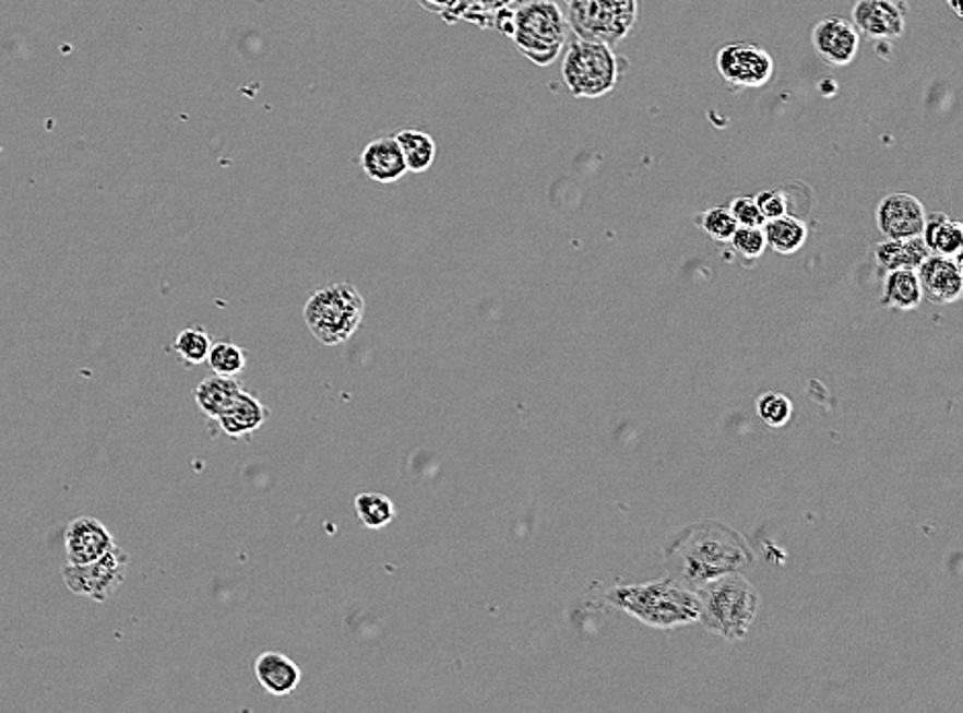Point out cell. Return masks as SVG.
Segmentation results:
<instances>
[{"label": "cell", "instance_id": "obj_1", "mask_svg": "<svg viewBox=\"0 0 963 713\" xmlns=\"http://www.w3.org/2000/svg\"><path fill=\"white\" fill-rule=\"evenodd\" d=\"M664 559L674 580L697 591L715 578L746 574L754 554L741 533L709 519L676 531L664 545Z\"/></svg>", "mask_w": 963, "mask_h": 713}, {"label": "cell", "instance_id": "obj_2", "mask_svg": "<svg viewBox=\"0 0 963 713\" xmlns=\"http://www.w3.org/2000/svg\"><path fill=\"white\" fill-rule=\"evenodd\" d=\"M604 601L643 626L662 631L692 626L699 621V596L671 575L643 582L615 586L606 592Z\"/></svg>", "mask_w": 963, "mask_h": 713}, {"label": "cell", "instance_id": "obj_3", "mask_svg": "<svg viewBox=\"0 0 963 713\" xmlns=\"http://www.w3.org/2000/svg\"><path fill=\"white\" fill-rule=\"evenodd\" d=\"M699 621L725 642H740L757 619L760 594L744 574L715 578L697 589Z\"/></svg>", "mask_w": 963, "mask_h": 713}, {"label": "cell", "instance_id": "obj_4", "mask_svg": "<svg viewBox=\"0 0 963 713\" xmlns=\"http://www.w3.org/2000/svg\"><path fill=\"white\" fill-rule=\"evenodd\" d=\"M569 25L555 0H531L514 9L510 37L536 67H549L563 52Z\"/></svg>", "mask_w": 963, "mask_h": 713}, {"label": "cell", "instance_id": "obj_5", "mask_svg": "<svg viewBox=\"0 0 963 713\" xmlns=\"http://www.w3.org/2000/svg\"><path fill=\"white\" fill-rule=\"evenodd\" d=\"M366 300L352 284H329L310 295L305 305V321L310 333L325 346L352 340L360 330Z\"/></svg>", "mask_w": 963, "mask_h": 713}, {"label": "cell", "instance_id": "obj_6", "mask_svg": "<svg viewBox=\"0 0 963 713\" xmlns=\"http://www.w3.org/2000/svg\"><path fill=\"white\" fill-rule=\"evenodd\" d=\"M622 60L601 41L575 39L563 56L561 76L569 93L578 99H598L619 85Z\"/></svg>", "mask_w": 963, "mask_h": 713}, {"label": "cell", "instance_id": "obj_7", "mask_svg": "<svg viewBox=\"0 0 963 713\" xmlns=\"http://www.w3.org/2000/svg\"><path fill=\"white\" fill-rule=\"evenodd\" d=\"M637 0H568L569 29L580 39L615 46L635 27Z\"/></svg>", "mask_w": 963, "mask_h": 713}, {"label": "cell", "instance_id": "obj_8", "mask_svg": "<svg viewBox=\"0 0 963 713\" xmlns=\"http://www.w3.org/2000/svg\"><path fill=\"white\" fill-rule=\"evenodd\" d=\"M128 566H130V556L116 545L95 561H88L83 566L67 563L62 568V578L72 594L85 596L95 603H105L120 591L121 584L126 582Z\"/></svg>", "mask_w": 963, "mask_h": 713}, {"label": "cell", "instance_id": "obj_9", "mask_svg": "<svg viewBox=\"0 0 963 713\" xmlns=\"http://www.w3.org/2000/svg\"><path fill=\"white\" fill-rule=\"evenodd\" d=\"M715 67L732 88H760L773 79V56L750 41L727 44L715 56Z\"/></svg>", "mask_w": 963, "mask_h": 713}, {"label": "cell", "instance_id": "obj_10", "mask_svg": "<svg viewBox=\"0 0 963 713\" xmlns=\"http://www.w3.org/2000/svg\"><path fill=\"white\" fill-rule=\"evenodd\" d=\"M860 34L844 17H825L811 29V48L828 67H848L859 54Z\"/></svg>", "mask_w": 963, "mask_h": 713}, {"label": "cell", "instance_id": "obj_11", "mask_svg": "<svg viewBox=\"0 0 963 713\" xmlns=\"http://www.w3.org/2000/svg\"><path fill=\"white\" fill-rule=\"evenodd\" d=\"M851 17L857 32L873 41L897 39L906 27V9L897 0H857Z\"/></svg>", "mask_w": 963, "mask_h": 713}, {"label": "cell", "instance_id": "obj_12", "mask_svg": "<svg viewBox=\"0 0 963 713\" xmlns=\"http://www.w3.org/2000/svg\"><path fill=\"white\" fill-rule=\"evenodd\" d=\"M876 221L879 233L885 239L920 237L927 221V210L912 193H890L879 202Z\"/></svg>", "mask_w": 963, "mask_h": 713}, {"label": "cell", "instance_id": "obj_13", "mask_svg": "<svg viewBox=\"0 0 963 713\" xmlns=\"http://www.w3.org/2000/svg\"><path fill=\"white\" fill-rule=\"evenodd\" d=\"M923 295L929 296L937 305L958 302L963 295V274L960 256L947 258L930 253L927 260L916 268Z\"/></svg>", "mask_w": 963, "mask_h": 713}, {"label": "cell", "instance_id": "obj_14", "mask_svg": "<svg viewBox=\"0 0 963 713\" xmlns=\"http://www.w3.org/2000/svg\"><path fill=\"white\" fill-rule=\"evenodd\" d=\"M64 547H67V563L83 566L114 549L116 539L104 522L93 516H79L67 526Z\"/></svg>", "mask_w": 963, "mask_h": 713}, {"label": "cell", "instance_id": "obj_15", "mask_svg": "<svg viewBox=\"0 0 963 713\" xmlns=\"http://www.w3.org/2000/svg\"><path fill=\"white\" fill-rule=\"evenodd\" d=\"M360 165L368 179L382 186L396 183L407 174L405 158L395 136H380L366 144V148L361 151Z\"/></svg>", "mask_w": 963, "mask_h": 713}, {"label": "cell", "instance_id": "obj_16", "mask_svg": "<svg viewBox=\"0 0 963 713\" xmlns=\"http://www.w3.org/2000/svg\"><path fill=\"white\" fill-rule=\"evenodd\" d=\"M255 677L265 693L286 697L298 689L302 670L288 656L280 652H265L255 661Z\"/></svg>", "mask_w": 963, "mask_h": 713}, {"label": "cell", "instance_id": "obj_17", "mask_svg": "<svg viewBox=\"0 0 963 713\" xmlns=\"http://www.w3.org/2000/svg\"><path fill=\"white\" fill-rule=\"evenodd\" d=\"M270 416V409L251 393L241 391L235 401L218 416V426L230 438L253 435L263 426V421Z\"/></svg>", "mask_w": 963, "mask_h": 713}, {"label": "cell", "instance_id": "obj_18", "mask_svg": "<svg viewBox=\"0 0 963 713\" xmlns=\"http://www.w3.org/2000/svg\"><path fill=\"white\" fill-rule=\"evenodd\" d=\"M923 288L916 270H892L883 282V293L879 305L892 311H914L923 302Z\"/></svg>", "mask_w": 963, "mask_h": 713}, {"label": "cell", "instance_id": "obj_19", "mask_svg": "<svg viewBox=\"0 0 963 713\" xmlns=\"http://www.w3.org/2000/svg\"><path fill=\"white\" fill-rule=\"evenodd\" d=\"M929 256V247L925 245L923 237L885 239L876 247V261H878L879 268L885 272L916 270Z\"/></svg>", "mask_w": 963, "mask_h": 713}, {"label": "cell", "instance_id": "obj_20", "mask_svg": "<svg viewBox=\"0 0 963 713\" xmlns=\"http://www.w3.org/2000/svg\"><path fill=\"white\" fill-rule=\"evenodd\" d=\"M923 241L929 247L935 256L955 258L960 256L963 247V227L960 221H953L951 216L935 212L927 214L925 228H923Z\"/></svg>", "mask_w": 963, "mask_h": 713}, {"label": "cell", "instance_id": "obj_21", "mask_svg": "<svg viewBox=\"0 0 963 713\" xmlns=\"http://www.w3.org/2000/svg\"><path fill=\"white\" fill-rule=\"evenodd\" d=\"M242 387L237 377L212 375L195 387V405L207 418L216 419L224 409L241 393Z\"/></svg>", "mask_w": 963, "mask_h": 713}, {"label": "cell", "instance_id": "obj_22", "mask_svg": "<svg viewBox=\"0 0 963 713\" xmlns=\"http://www.w3.org/2000/svg\"><path fill=\"white\" fill-rule=\"evenodd\" d=\"M762 233H764L766 247H771L778 256H793L808 241L806 223L792 214H783L773 221H764Z\"/></svg>", "mask_w": 963, "mask_h": 713}, {"label": "cell", "instance_id": "obj_23", "mask_svg": "<svg viewBox=\"0 0 963 713\" xmlns=\"http://www.w3.org/2000/svg\"><path fill=\"white\" fill-rule=\"evenodd\" d=\"M405 158L407 174H426L436 161V140L421 130H401L395 136Z\"/></svg>", "mask_w": 963, "mask_h": 713}, {"label": "cell", "instance_id": "obj_24", "mask_svg": "<svg viewBox=\"0 0 963 713\" xmlns=\"http://www.w3.org/2000/svg\"><path fill=\"white\" fill-rule=\"evenodd\" d=\"M354 504L356 514L366 528L379 531L395 519V504L384 494H360Z\"/></svg>", "mask_w": 963, "mask_h": 713}, {"label": "cell", "instance_id": "obj_25", "mask_svg": "<svg viewBox=\"0 0 963 713\" xmlns=\"http://www.w3.org/2000/svg\"><path fill=\"white\" fill-rule=\"evenodd\" d=\"M210 348H212V340L204 328H188V330L179 331V335L173 344L177 356L190 366L206 363Z\"/></svg>", "mask_w": 963, "mask_h": 713}, {"label": "cell", "instance_id": "obj_26", "mask_svg": "<svg viewBox=\"0 0 963 713\" xmlns=\"http://www.w3.org/2000/svg\"><path fill=\"white\" fill-rule=\"evenodd\" d=\"M206 360L210 368L214 370V375L237 377L247 366V352L237 344L218 342V344H212Z\"/></svg>", "mask_w": 963, "mask_h": 713}, {"label": "cell", "instance_id": "obj_27", "mask_svg": "<svg viewBox=\"0 0 963 713\" xmlns=\"http://www.w3.org/2000/svg\"><path fill=\"white\" fill-rule=\"evenodd\" d=\"M758 418L771 428H783L793 418V403L787 395L769 391L762 393L757 401Z\"/></svg>", "mask_w": 963, "mask_h": 713}, {"label": "cell", "instance_id": "obj_28", "mask_svg": "<svg viewBox=\"0 0 963 713\" xmlns=\"http://www.w3.org/2000/svg\"><path fill=\"white\" fill-rule=\"evenodd\" d=\"M694 221H697V227L703 228L706 235L713 241H717V243H729L734 230L738 228L727 206H715V209L705 210Z\"/></svg>", "mask_w": 963, "mask_h": 713}, {"label": "cell", "instance_id": "obj_29", "mask_svg": "<svg viewBox=\"0 0 963 713\" xmlns=\"http://www.w3.org/2000/svg\"><path fill=\"white\" fill-rule=\"evenodd\" d=\"M729 243L744 263L757 261L766 249L762 227H738L734 230Z\"/></svg>", "mask_w": 963, "mask_h": 713}, {"label": "cell", "instance_id": "obj_30", "mask_svg": "<svg viewBox=\"0 0 963 713\" xmlns=\"http://www.w3.org/2000/svg\"><path fill=\"white\" fill-rule=\"evenodd\" d=\"M727 209L732 212L738 227H762L764 225V216L758 210L757 200L750 195L736 198Z\"/></svg>", "mask_w": 963, "mask_h": 713}, {"label": "cell", "instance_id": "obj_31", "mask_svg": "<svg viewBox=\"0 0 963 713\" xmlns=\"http://www.w3.org/2000/svg\"><path fill=\"white\" fill-rule=\"evenodd\" d=\"M758 210H760V214L764 216V221H773V218H778V216H783V214H787V195L783 190H764V192L758 193L757 198Z\"/></svg>", "mask_w": 963, "mask_h": 713}, {"label": "cell", "instance_id": "obj_32", "mask_svg": "<svg viewBox=\"0 0 963 713\" xmlns=\"http://www.w3.org/2000/svg\"><path fill=\"white\" fill-rule=\"evenodd\" d=\"M417 2L426 11L442 15L447 21H459L465 7V0H417Z\"/></svg>", "mask_w": 963, "mask_h": 713}, {"label": "cell", "instance_id": "obj_33", "mask_svg": "<svg viewBox=\"0 0 963 713\" xmlns=\"http://www.w3.org/2000/svg\"><path fill=\"white\" fill-rule=\"evenodd\" d=\"M518 0H471V7L485 11V13H498L499 9L514 7Z\"/></svg>", "mask_w": 963, "mask_h": 713}, {"label": "cell", "instance_id": "obj_34", "mask_svg": "<svg viewBox=\"0 0 963 713\" xmlns=\"http://www.w3.org/2000/svg\"><path fill=\"white\" fill-rule=\"evenodd\" d=\"M947 4H949V9L955 13V17H963L962 0H947Z\"/></svg>", "mask_w": 963, "mask_h": 713}]
</instances>
